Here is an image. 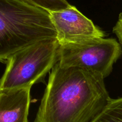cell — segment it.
I'll return each mask as SVG.
<instances>
[{"mask_svg": "<svg viewBox=\"0 0 122 122\" xmlns=\"http://www.w3.org/2000/svg\"><path fill=\"white\" fill-rule=\"evenodd\" d=\"M56 38L50 12L21 0H0V62L38 42Z\"/></svg>", "mask_w": 122, "mask_h": 122, "instance_id": "7a4b0ae2", "label": "cell"}, {"mask_svg": "<svg viewBox=\"0 0 122 122\" xmlns=\"http://www.w3.org/2000/svg\"><path fill=\"white\" fill-rule=\"evenodd\" d=\"M59 46L56 38H49L14 54L5 63V70L0 78V91L32 87L44 81L58 61Z\"/></svg>", "mask_w": 122, "mask_h": 122, "instance_id": "3957f363", "label": "cell"}, {"mask_svg": "<svg viewBox=\"0 0 122 122\" xmlns=\"http://www.w3.org/2000/svg\"><path fill=\"white\" fill-rule=\"evenodd\" d=\"M33 122H91L111 98L101 75L57 62Z\"/></svg>", "mask_w": 122, "mask_h": 122, "instance_id": "6da1fadb", "label": "cell"}, {"mask_svg": "<svg viewBox=\"0 0 122 122\" xmlns=\"http://www.w3.org/2000/svg\"><path fill=\"white\" fill-rule=\"evenodd\" d=\"M29 4L42 8L48 12L58 11L66 9L71 5L67 0H21Z\"/></svg>", "mask_w": 122, "mask_h": 122, "instance_id": "ba28073f", "label": "cell"}, {"mask_svg": "<svg viewBox=\"0 0 122 122\" xmlns=\"http://www.w3.org/2000/svg\"><path fill=\"white\" fill-rule=\"evenodd\" d=\"M50 14L60 45L104 38L106 36L104 32L75 6L71 5L66 9L50 12Z\"/></svg>", "mask_w": 122, "mask_h": 122, "instance_id": "5b68a950", "label": "cell"}, {"mask_svg": "<svg viewBox=\"0 0 122 122\" xmlns=\"http://www.w3.org/2000/svg\"><path fill=\"white\" fill-rule=\"evenodd\" d=\"M91 122H122V97L110 99L104 108Z\"/></svg>", "mask_w": 122, "mask_h": 122, "instance_id": "52a82bcc", "label": "cell"}, {"mask_svg": "<svg viewBox=\"0 0 122 122\" xmlns=\"http://www.w3.org/2000/svg\"><path fill=\"white\" fill-rule=\"evenodd\" d=\"M113 32L117 37L119 43L122 45V12L119 14L118 20L113 27Z\"/></svg>", "mask_w": 122, "mask_h": 122, "instance_id": "9c48e42d", "label": "cell"}, {"mask_svg": "<svg viewBox=\"0 0 122 122\" xmlns=\"http://www.w3.org/2000/svg\"><path fill=\"white\" fill-rule=\"evenodd\" d=\"M31 87L0 91V122H28Z\"/></svg>", "mask_w": 122, "mask_h": 122, "instance_id": "8992f818", "label": "cell"}, {"mask_svg": "<svg viewBox=\"0 0 122 122\" xmlns=\"http://www.w3.org/2000/svg\"><path fill=\"white\" fill-rule=\"evenodd\" d=\"M121 45L114 38H94L60 45L58 64L64 67H77L109 76L113 65L121 57Z\"/></svg>", "mask_w": 122, "mask_h": 122, "instance_id": "277c9868", "label": "cell"}]
</instances>
